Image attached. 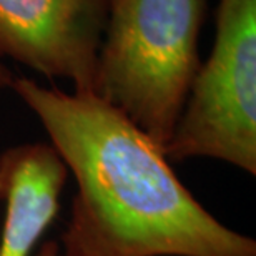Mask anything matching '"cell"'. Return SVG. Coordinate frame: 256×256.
<instances>
[{"label":"cell","mask_w":256,"mask_h":256,"mask_svg":"<svg viewBox=\"0 0 256 256\" xmlns=\"http://www.w3.org/2000/svg\"><path fill=\"white\" fill-rule=\"evenodd\" d=\"M35 256H68V254H66L55 242H48L40 248V252Z\"/></svg>","instance_id":"cell-6"},{"label":"cell","mask_w":256,"mask_h":256,"mask_svg":"<svg viewBox=\"0 0 256 256\" xmlns=\"http://www.w3.org/2000/svg\"><path fill=\"white\" fill-rule=\"evenodd\" d=\"M108 0H0V57L94 94Z\"/></svg>","instance_id":"cell-4"},{"label":"cell","mask_w":256,"mask_h":256,"mask_svg":"<svg viewBox=\"0 0 256 256\" xmlns=\"http://www.w3.org/2000/svg\"><path fill=\"white\" fill-rule=\"evenodd\" d=\"M66 175L62 158L47 143H25L0 155V256H30L58 212Z\"/></svg>","instance_id":"cell-5"},{"label":"cell","mask_w":256,"mask_h":256,"mask_svg":"<svg viewBox=\"0 0 256 256\" xmlns=\"http://www.w3.org/2000/svg\"><path fill=\"white\" fill-rule=\"evenodd\" d=\"M206 0H108L94 94L165 152L200 68Z\"/></svg>","instance_id":"cell-2"},{"label":"cell","mask_w":256,"mask_h":256,"mask_svg":"<svg viewBox=\"0 0 256 256\" xmlns=\"http://www.w3.org/2000/svg\"><path fill=\"white\" fill-rule=\"evenodd\" d=\"M10 88L78 186L64 234L68 256H256L254 240L210 214L163 148L114 105L27 76H15Z\"/></svg>","instance_id":"cell-1"},{"label":"cell","mask_w":256,"mask_h":256,"mask_svg":"<svg viewBox=\"0 0 256 256\" xmlns=\"http://www.w3.org/2000/svg\"><path fill=\"white\" fill-rule=\"evenodd\" d=\"M168 162L216 158L256 175V0H220L216 35L194 75Z\"/></svg>","instance_id":"cell-3"},{"label":"cell","mask_w":256,"mask_h":256,"mask_svg":"<svg viewBox=\"0 0 256 256\" xmlns=\"http://www.w3.org/2000/svg\"><path fill=\"white\" fill-rule=\"evenodd\" d=\"M14 78L15 76H14L12 72H10L4 64H0V88H7V86L10 88Z\"/></svg>","instance_id":"cell-7"}]
</instances>
